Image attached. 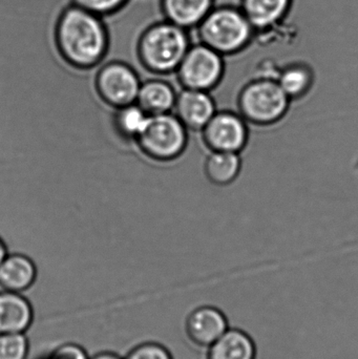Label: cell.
<instances>
[{
    "mask_svg": "<svg viewBox=\"0 0 358 359\" xmlns=\"http://www.w3.org/2000/svg\"><path fill=\"white\" fill-rule=\"evenodd\" d=\"M53 37L57 54L74 69H96L109 58L111 35L104 18L71 2L57 17Z\"/></svg>",
    "mask_w": 358,
    "mask_h": 359,
    "instance_id": "obj_1",
    "label": "cell"
},
{
    "mask_svg": "<svg viewBox=\"0 0 358 359\" xmlns=\"http://www.w3.org/2000/svg\"><path fill=\"white\" fill-rule=\"evenodd\" d=\"M191 44L187 29L165 19L156 21L147 25L137 39V67L145 78L172 77Z\"/></svg>",
    "mask_w": 358,
    "mask_h": 359,
    "instance_id": "obj_2",
    "label": "cell"
},
{
    "mask_svg": "<svg viewBox=\"0 0 358 359\" xmlns=\"http://www.w3.org/2000/svg\"><path fill=\"white\" fill-rule=\"evenodd\" d=\"M198 42L216 50L223 57L245 50L254 41L256 29L240 6H214L195 27Z\"/></svg>",
    "mask_w": 358,
    "mask_h": 359,
    "instance_id": "obj_3",
    "label": "cell"
},
{
    "mask_svg": "<svg viewBox=\"0 0 358 359\" xmlns=\"http://www.w3.org/2000/svg\"><path fill=\"white\" fill-rule=\"evenodd\" d=\"M290 103L277 80L269 78L252 77L237 97V113L247 123L256 126H270L281 121Z\"/></svg>",
    "mask_w": 358,
    "mask_h": 359,
    "instance_id": "obj_4",
    "label": "cell"
},
{
    "mask_svg": "<svg viewBox=\"0 0 358 359\" xmlns=\"http://www.w3.org/2000/svg\"><path fill=\"white\" fill-rule=\"evenodd\" d=\"M191 130L174 113L151 116L138 138L141 149L153 159L170 161L180 157L191 142Z\"/></svg>",
    "mask_w": 358,
    "mask_h": 359,
    "instance_id": "obj_5",
    "label": "cell"
},
{
    "mask_svg": "<svg viewBox=\"0 0 358 359\" xmlns=\"http://www.w3.org/2000/svg\"><path fill=\"white\" fill-rule=\"evenodd\" d=\"M224 58L216 50L197 41L187 50L174 73V79L181 88L212 93L224 78Z\"/></svg>",
    "mask_w": 358,
    "mask_h": 359,
    "instance_id": "obj_6",
    "label": "cell"
},
{
    "mask_svg": "<svg viewBox=\"0 0 358 359\" xmlns=\"http://www.w3.org/2000/svg\"><path fill=\"white\" fill-rule=\"evenodd\" d=\"M143 77L136 65L123 59L107 58L96 73L97 90L116 107L136 103Z\"/></svg>",
    "mask_w": 358,
    "mask_h": 359,
    "instance_id": "obj_7",
    "label": "cell"
},
{
    "mask_svg": "<svg viewBox=\"0 0 358 359\" xmlns=\"http://www.w3.org/2000/svg\"><path fill=\"white\" fill-rule=\"evenodd\" d=\"M201 136L209 151L241 154L247 145L249 130L237 111L218 109L201 130Z\"/></svg>",
    "mask_w": 358,
    "mask_h": 359,
    "instance_id": "obj_8",
    "label": "cell"
},
{
    "mask_svg": "<svg viewBox=\"0 0 358 359\" xmlns=\"http://www.w3.org/2000/svg\"><path fill=\"white\" fill-rule=\"evenodd\" d=\"M218 111L210 92L179 88L172 113L191 132H201Z\"/></svg>",
    "mask_w": 358,
    "mask_h": 359,
    "instance_id": "obj_9",
    "label": "cell"
},
{
    "mask_svg": "<svg viewBox=\"0 0 358 359\" xmlns=\"http://www.w3.org/2000/svg\"><path fill=\"white\" fill-rule=\"evenodd\" d=\"M228 330L226 316L214 306H201L187 316L185 332L193 345L209 348Z\"/></svg>",
    "mask_w": 358,
    "mask_h": 359,
    "instance_id": "obj_10",
    "label": "cell"
},
{
    "mask_svg": "<svg viewBox=\"0 0 358 359\" xmlns=\"http://www.w3.org/2000/svg\"><path fill=\"white\" fill-rule=\"evenodd\" d=\"M174 77V76H172ZM180 86L172 77H147L142 80L136 103L149 116L172 113Z\"/></svg>",
    "mask_w": 358,
    "mask_h": 359,
    "instance_id": "obj_11",
    "label": "cell"
},
{
    "mask_svg": "<svg viewBox=\"0 0 358 359\" xmlns=\"http://www.w3.org/2000/svg\"><path fill=\"white\" fill-rule=\"evenodd\" d=\"M38 269L33 259L22 253L11 252L0 264V288L25 293L37 282Z\"/></svg>",
    "mask_w": 358,
    "mask_h": 359,
    "instance_id": "obj_12",
    "label": "cell"
},
{
    "mask_svg": "<svg viewBox=\"0 0 358 359\" xmlns=\"http://www.w3.org/2000/svg\"><path fill=\"white\" fill-rule=\"evenodd\" d=\"M33 322V306L23 293L0 291V334L25 333Z\"/></svg>",
    "mask_w": 358,
    "mask_h": 359,
    "instance_id": "obj_13",
    "label": "cell"
},
{
    "mask_svg": "<svg viewBox=\"0 0 358 359\" xmlns=\"http://www.w3.org/2000/svg\"><path fill=\"white\" fill-rule=\"evenodd\" d=\"M214 6L216 0H159L163 19L187 31L195 29Z\"/></svg>",
    "mask_w": 358,
    "mask_h": 359,
    "instance_id": "obj_14",
    "label": "cell"
},
{
    "mask_svg": "<svg viewBox=\"0 0 358 359\" xmlns=\"http://www.w3.org/2000/svg\"><path fill=\"white\" fill-rule=\"evenodd\" d=\"M294 0H240V8L256 31H267L285 20Z\"/></svg>",
    "mask_w": 358,
    "mask_h": 359,
    "instance_id": "obj_15",
    "label": "cell"
},
{
    "mask_svg": "<svg viewBox=\"0 0 358 359\" xmlns=\"http://www.w3.org/2000/svg\"><path fill=\"white\" fill-rule=\"evenodd\" d=\"M206 179L219 188H225L237 181L241 174L240 154L226 151H208L204 160Z\"/></svg>",
    "mask_w": 358,
    "mask_h": 359,
    "instance_id": "obj_16",
    "label": "cell"
},
{
    "mask_svg": "<svg viewBox=\"0 0 358 359\" xmlns=\"http://www.w3.org/2000/svg\"><path fill=\"white\" fill-rule=\"evenodd\" d=\"M207 349L206 359H256L254 341L239 329H228Z\"/></svg>",
    "mask_w": 358,
    "mask_h": 359,
    "instance_id": "obj_17",
    "label": "cell"
},
{
    "mask_svg": "<svg viewBox=\"0 0 358 359\" xmlns=\"http://www.w3.org/2000/svg\"><path fill=\"white\" fill-rule=\"evenodd\" d=\"M277 82L290 101L306 96L315 83L313 69L304 62H292L280 67Z\"/></svg>",
    "mask_w": 358,
    "mask_h": 359,
    "instance_id": "obj_18",
    "label": "cell"
},
{
    "mask_svg": "<svg viewBox=\"0 0 358 359\" xmlns=\"http://www.w3.org/2000/svg\"><path fill=\"white\" fill-rule=\"evenodd\" d=\"M149 119L151 116L138 103L118 107L116 111V126L118 130L124 137L132 140H138L146 128Z\"/></svg>",
    "mask_w": 358,
    "mask_h": 359,
    "instance_id": "obj_19",
    "label": "cell"
},
{
    "mask_svg": "<svg viewBox=\"0 0 358 359\" xmlns=\"http://www.w3.org/2000/svg\"><path fill=\"white\" fill-rule=\"evenodd\" d=\"M29 341L25 333L0 334V359H27Z\"/></svg>",
    "mask_w": 358,
    "mask_h": 359,
    "instance_id": "obj_20",
    "label": "cell"
},
{
    "mask_svg": "<svg viewBox=\"0 0 358 359\" xmlns=\"http://www.w3.org/2000/svg\"><path fill=\"white\" fill-rule=\"evenodd\" d=\"M71 2L105 18L121 12L130 0H71Z\"/></svg>",
    "mask_w": 358,
    "mask_h": 359,
    "instance_id": "obj_21",
    "label": "cell"
},
{
    "mask_svg": "<svg viewBox=\"0 0 358 359\" xmlns=\"http://www.w3.org/2000/svg\"><path fill=\"white\" fill-rule=\"evenodd\" d=\"M123 359H174L170 350L156 341H145L132 348Z\"/></svg>",
    "mask_w": 358,
    "mask_h": 359,
    "instance_id": "obj_22",
    "label": "cell"
},
{
    "mask_svg": "<svg viewBox=\"0 0 358 359\" xmlns=\"http://www.w3.org/2000/svg\"><path fill=\"white\" fill-rule=\"evenodd\" d=\"M50 355L54 359H90L82 346L75 343H64L55 348Z\"/></svg>",
    "mask_w": 358,
    "mask_h": 359,
    "instance_id": "obj_23",
    "label": "cell"
},
{
    "mask_svg": "<svg viewBox=\"0 0 358 359\" xmlns=\"http://www.w3.org/2000/svg\"><path fill=\"white\" fill-rule=\"evenodd\" d=\"M90 359H123V358L118 355L117 353H113V352L102 351L95 354V355H92Z\"/></svg>",
    "mask_w": 358,
    "mask_h": 359,
    "instance_id": "obj_24",
    "label": "cell"
},
{
    "mask_svg": "<svg viewBox=\"0 0 358 359\" xmlns=\"http://www.w3.org/2000/svg\"><path fill=\"white\" fill-rule=\"evenodd\" d=\"M8 255V249L6 247V243L4 242L1 238H0V264L2 263L6 255Z\"/></svg>",
    "mask_w": 358,
    "mask_h": 359,
    "instance_id": "obj_25",
    "label": "cell"
},
{
    "mask_svg": "<svg viewBox=\"0 0 358 359\" xmlns=\"http://www.w3.org/2000/svg\"><path fill=\"white\" fill-rule=\"evenodd\" d=\"M39 359H54V358H53L52 356L50 355V354H48V355L43 356V358H41Z\"/></svg>",
    "mask_w": 358,
    "mask_h": 359,
    "instance_id": "obj_26",
    "label": "cell"
}]
</instances>
